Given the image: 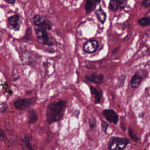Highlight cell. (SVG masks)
I'll return each mask as SVG.
<instances>
[{
    "mask_svg": "<svg viewBox=\"0 0 150 150\" xmlns=\"http://www.w3.org/2000/svg\"><path fill=\"white\" fill-rule=\"evenodd\" d=\"M66 107V102L59 100L51 103L47 107L46 121L50 124L63 119Z\"/></svg>",
    "mask_w": 150,
    "mask_h": 150,
    "instance_id": "1",
    "label": "cell"
},
{
    "mask_svg": "<svg viewBox=\"0 0 150 150\" xmlns=\"http://www.w3.org/2000/svg\"><path fill=\"white\" fill-rule=\"evenodd\" d=\"M130 143L128 139L119 137H112L108 142L109 150H122Z\"/></svg>",
    "mask_w": 150,
    "mask_h": 150,
    "instance_id": "2",
    "label": "cell"
},
{
    "mask_svg": "<svg viewBox=\"0 0 150 150\" xmlns=\"http://www.w3.org/2000/svg\"><path fill=\"white\" fill-rule=\"evenodd\" d=\"M38 41L43 45L52 46L53 45V38L49 35L47 30L44 28H39L35 31Z\"/></svg>",
    "mask_w": 150,
    "mask_h": 150,
    "instance_id": "3",
    "label": "cell"
},
{
    "mask_svg": "<svg viewBox=\"0 0 150 150\" xmlns=\"http://www.w3.org/2000/svg\"><path fill=\"white\" fill-rule=\"evenodd\" d=\"M33 24L39 28H46L47 30L52 29V23L51 22L47 19L46 17L36 14L33 18Z\"/></svg>",
    "mask_w": 150,
    "mask_h": 150,
    "instance_id": "4",
    "label": "cell"
},
{
    "mask_svg": "<svg viewBox=\"0 0 150 150\" xmlns=\"http://www.w3.org/2000/svg\"><path fill=\"white\" fill-rule=\"evenodd\" d=\"M141 71L142 72L138 71L131 79V86L134 88H138L140 86L142 79L148 74V72L145 70H142Z\"/></svg>",
    "mask_w": 150,
    "mask_h": 150,
    "instance_id": "5",
    "label": "cell"
},
{
    "mask_svg": "<svg viewBox=\"0 0 150 150\" xmlns=\"http://www.w3.org/2000/svg\"><path fill=\"white\" fill-rule=\"evenodd\" d=\"M22 20L18 15H13L8 19V28L14 31H19L21 29Z\"/></svg>",
    "mask_w": 150,
    "mask_h": 150,
    "instance_id": "6",
    "label": "cell"
},
{
    "mask_svg": "<svg viewBox=\"0 0 150 150\" xmlns=\"http://www.w3.org/2000/svg\"><path fill=\"white\" fill-rule=\"evenodd\" d=\"M35 100V98H20L14 102V105L17 109L25 110L33 104Z\"/></svg>",
    "mask_w": 150,
    "mask_h": 150,
    "instance_id": "7",
    "label": "cell"
},
{
    "mask_svg": "<svg viewBox=\"0 0 150 150\" xmlns=\"http://www.w3.org/2000/svg\"><path fill=\"white\" fill-rule=\"evenodd\" d=\"M105 118L110 122L117 125L119 121V117L117 113L112 109H105L102 112Z\"/></svg>",
    "mask_w": 150,
    "mask_h": 150,
    "instance_id": "8",
    "label": "cell"
},
{
    "mask_svg": "<svg viewBox=\"0 0 150 150\" xmlns=\"http://www.w3.org/2000/svg\"><path fill=\"white\" fill-rule=\"evenodd\" d=\"M98 47V43L96 40L91 39L86 42L83 45V50L87 53H93L96 52Z\"/></svg>",
    "mask_w": 150,
    "mask_h": 150,
    "instance_id": "9",
    "label": "cell"
},
{
    "mask_svg": "<svg viewBox=\"0 0 150 150\" xmlns=\"http://www.w3.org/2000/svg\"><path fill=\"white\" fill-rule=\"evenodd\" d=\"M84 78L88 81L93 82L97 84H101L103 82L104 75L102 74H96V73L85 75Z\"/></svg>",
    "mask_w": 150,
    "mask_h": 150,
    "instance_id": "10",
    "label": "cell"
},
{
    "mask_svg": "<svg viewBox=\"0 0 150 150\" xmlns=\"http://www.w3.org/2000/svg\"><path fill=\"white\" fill-rule=\"evenodd\" d=\"M91 95L93 96L96 104H99L103 97V91L101 89L95 87L93 86L89 87Z\"/></svg>",
    "mask_w": 150,
    "mask_h": 150,
    "instance_id": "11",
    "label": "cell"
},
{
    "mask_svg": "<svg viewBox=\"0 0 150 150\" xmlns=\"http://www.w3.org/2000/svg\"><path fill=\"white\" fill-rule=\"evenodd\" d=\"M100 1L101 0H86L84 6L86 12L88 13L94 10Z\"/></svg>",
    "mask_w": 150,
    "mask_h": 150,
    "instance_id": "12",
    "label": "cell"
},
{
    "mask_svg": "<svg viewBox=\"0 0 150 150\" xmlns=\"http://www.w3.org/2000/svg\"><path fill=\"white\" fill-rule=\"evenodd\" d=\"M95 14L96 15L98 21L102 24L104 23L107 18V15L105 12L104 11V10L101 8H100L95 11Z\"/></svg>",
    "mask_w": 150,
    "mask_h": 150,
    "instance_id": "13",
    "label": "cell"
},
{
    "mask_svg": "<svg viewBox=\"0 0 150 150\" xmlns=\"http://www.w3.org/2000/svg\"><path fill=\"white\" fill-rule=\"evenodd\" d=\"M138 24L143 27L150 25V16H145L138 20Z\"/></svg>",
    "mask_w": 150,
    "mask_h": 150,
    "instance_id": "14",
    "label": "cell"
},
{
    "mask_svg": "<svg viewBox=\"0 0 150 150\" xmlns=\"http://www.w3.org/2000/svg\"><path fill=\"white\" fill-rule=\"evenodd\" d=\"M28 118H29V123L32 124L38 120V115L36 112L34 110H31L29 112L28 115Z\"/></svg>",
    "mask_w": 150,
    "mask_h": 150,
    "instance_id": "15",
    "label": "cell"
},
{
    "mask_svg": "<svg viewBox=\"0 0 150 150\" xmlns=\"http://www.w3.org/2000/svg\"><path fill=\"white\" fill-rule=\"evenodd\" d=\"M108 8L111 11L115 12L118 9V0H110Z\"/></svg>",
    "mask_w": 150,
    "mask_h": 150,
    "instance_id": "16",
    "label": "cell"
},
{
    "mask_svg": "<svg viewBox=\"0 0 150 150\" xmlns=\"http://www.w3.org/2000/svg\"><path fill=\"white\" fill-rule=\"evenodd\" d=\"M128 134L130 137V138L134 140L135 142H138V141H139V137H138V135L135 133V132L131 128H128Z\"/></svg>",
    "mask_w": 150,
    "mask_h": 150,
    "instance_id": "17",
    "label": "cell"
},
{
    "mask_svg": "<svg viewBox=\"0 0 150 150\" xmlns=\"http://www.w3.org/2000/svg\"><path fill=\"white\" fill-rule=\"evenodd\" d=\"M101 129H102V131L105 133V134H108V129L110 128V126L108 124L107 122H106L105 121L102 120L101 121Z\"/></svg>",
    "mask_w": 150,
    "mask_h": 150,
    "instance_id": "18",
    "label": "cell"
},
{
    "mask_svg": "<svg viewBox=\"0 0 150 150\" xmlns=\"http://www.w3.org/2000/svg\"><path fill=\"white\" fill-rule=\"evenodd\" d=\"M118 8L120 9H123L125 8L127 5V0H118Z\"/></svg>",
    "mask_w": 150,
    "mask_h": 150,
    "instance_id": "19",
    "label": "cell"
},
{
    "mask_svg": "<svg viewBox=\"0 0 150 150\" xmlns=\"http://www.w3.org/2000/svg\"><path fill=\"white\" fill-rule=\"evenodd\" d=\"M8 109L7 104L5 103H3L0 104V112H5Z\"/></svg>",
    "mask_w": 150,
    "mask_h": 150,
    "instance_id": "20",
    "label": "cell"
},
{
    "mask_svg": "<svg viewBox=\"0 0 150 150\" xmlns=\"http://www.w3.org/2000/svg\"><path fill=\"white\" fill-rule=\"evenodd\" d=\"M126 78V76L125 75H122L120 77V84H119V87H122L124 84V81Z\"/></svg>",
    "mask_w": 150,
    "mask_h": 150,
    "instance_id": "21",
    "label": "cell"
},
{
    "mask_svg": "<svg viewBox=\"0 0 150 150\" xmlns=\"http://www.w3.org/2000/svg\"><path fill=\"white\" fill-rule=\"evenodd\" d=\"M6 136L5 133L0 127V140L4 141L5 139H6Z\"/></svg>",
    "mask_w": 150,
    "mask_h": 150,
    "instance_id": "22",
    "label": "cell"
},
{
    "mask_svg": "<svg viewBox=\"0 0 150 150\" xmlns=\"http://www.w3.org/2000/svg\"><path fill=\"white\" fill-rule=\"evenodd\" d=\"M141 5L145 8L150 6V0H143L141 2Z\"/></svg>",
    "mask_w": 150,
    "mask_h": 150,
    "instance_id": "23",
    "label": "cell"
},
{
    "mask_svg": "<svg viewBox=\"0 0 150 150\" xmlns=\"http://www.w3.org/2000/svg\"><path fill=\"white\" fill-rule=\"evenodd\" d=\"M95 127V123L93 121L90 122V128L91 129H93V128Z\"/></svg>",
    "mask_w": 150,
    "mask_h": 150,
    "instance_id": "24",
    "label": "cell"
},
{
    "mask_svg": "<svg viewBox=\"0 0 150 150\" xmlns=\"http://www.w3.org/2000/svg\"><path fill=\"white\" fill-rule=\"evenodd\" d=\"M3 35H4V32H3L2 30L1 29V28H0V42H2V40Z\"/></svg>",
    "mask_w": 150,
    "mask_h": 150,
    "instance_id": "25",
    "label": "cell"
},
{
    "mask_svg": "<svg viewBox=\"0 0 150 150\" xmlns=\"http://www.w3.org/2000/svg\"><path fill=\"white\" fill-rule=\"evenodd\" d=\"M6 3L9 4H13L15 2V0H4Z\"/></svg>",
    "mask_w": 150,
    "mask_h": 150,
    "instance_id": "26",
    "label": "cell"
},
{
    "mask_svg": "<svg viewBox=\"0 0 150 150\" xmlns=\"http://www.w3.org/2000/svg\"><path fill=\"white\" fill-rule=\"evenodd\" d=\"M144 112H142L140 114H139V117H142L144 116Z\"/></svg>",
    "mask_w": 150,
    "mask_h": 150,
    "instance_id": "27",
    "label": "cell"
},
{
    "mask_svg": "<svg viewBox=\"0 0 150 150\" xmlns=\"http://www.w3.org/2000/svg\"><path fill=\"white\" fill-rule=\"evenodd\" d=\"M149 105H150V104H149Z\"/></svg>",
    "mask_w": 150,
    "mask_h": 150,
    "instance_id": "28",
    "label": "cell"
}]
</instances>
